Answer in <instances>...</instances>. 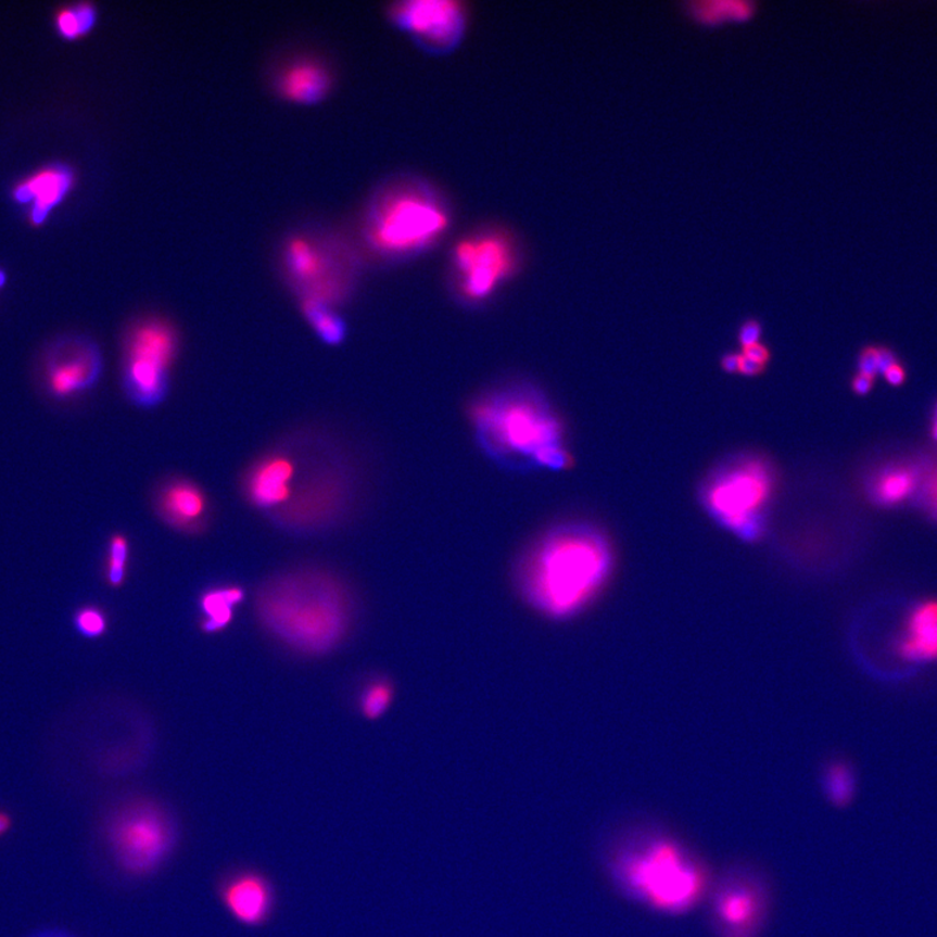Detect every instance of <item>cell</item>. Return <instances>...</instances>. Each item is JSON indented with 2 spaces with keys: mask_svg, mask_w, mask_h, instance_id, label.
Listing matches in <instances>:
<instances>
[{
  "mask_svg": "<svg viewBox=\"0 0 937 937\" xmlns=\"http://www.w3.org/2000/svg\"><path fill=\"white\" fill-rule=\"evenodd\" d=\"M400 28L434 51L456 48L465 31V10L451 0H411L393 5L390 11Z\"/></svg>",
  "mask_w": 937,
  "mask_h": 937,
  "instance_id": "14",
  "label": "cell"
},
{
  "mask_svg": "<svg viewBox=\"0 0 937 937\" xmlns=\"http://www.w3.org/2000/svg\"><path fill=\"white\" fill-rule=\"evenodd\" d=\"M281 270L300 301L335 307L350 293L351 278L342 257L317 236H292L281 252Z\"/></svg>",
  "mask_w": 937,
  "mask_h": 937,
  "instance_id": "11",
  "label": "cell"
},
{
  "mask_svg": "<svg viewBox=\"0 0 937 937\" xmlns=\"http://www.w3.org/2000/svg\"><path fill=\"white\" fill-rule=\"evenodd\" d=\"M395 696V691L389 680L376 679L366 684L358 699L359 711L366 719L375 720L383 717Z\"/></svg>",
  "mask_w": 937,
  "mask_h": 937,
  "instance_id": "27",
  "label": "cell"
},
{
  "mask_svg": "<svg viewBox=\"0 0 937 937\" xmlns=\"http://www.w3.org/2000/svg\"><path fill=\"white\" fill-rule=\"evenodd\" d=\"M72 185H74V175L67 168L43 169L16 188L15 199L18 202L35 200L30 219L33 225L39 226L42 225L50 210L68 193Z\"/></svg>",
  "mask_w": 937,
  "mask_h": 937,
  "instance_id": "20",
  "label": "cell"
},
{
  "mask_svg": "<svg viewBox=\"0 0 937 937\" xmlns=\"http://www.w3.org/2000/svg\"><path fill=\"white\" fill-rule=\"evenodd\" d=\"M929 465L902 461L877 471L869 484V495L876 506L894 508L920 494Z\"/></svg>",
  "mask_w": 937,
  "mask_h": 937,
  "instance_id": "18",
  "label": "cell"
},
{
  "mask_svg": "<svg viewBox=\"0 0 937 937\" xmlns=\"http://www.w3.org/2000/svg\"><path fill=\"white\" fill-rule=\"evenodd\" d=\"M739 365H742V355L739 353H731V355H726L722 359L723 369L726 372H739Z\"/></svg>",
  "mask_w": 937,
  "mask_h": 937,
  "instance_id": "36",
  "label": "cell"
},
{
  "mask_svg": "<svg viewBox=\"0 0 937 937\" xmlns=\"http://www.w3.org/2000/svg\"><path fill=\"white\" fill-rule=\"evenodd\" d=\"M104 832L115 863L134 877L153 875L165 866L179 841L172 812L150 798L123 803L109 818Z\"/></svg>",
  "mask_w": 937,
  "mask_h": 937,
  "instance_id": "6",
  "label": "cell"
},
{
  "mask_svg": "<svg viewBox=\"0 0 937 937\" xmlns=\"http://www.w3.org/2000/svg\"><path fill=\"white\" fill-rule=\"evenodd\" d=\"M300 305L307 324L325 344L339 345L344 342L346 325L335 307L312 300L300 301Z\"/></svg>",
  "mask_w": 937,
  "mask_h": 937,
  "instance_id": "24",
  "label": "cell"
},
{
  "mask_svg": "<svg viewBox=\"0 0 937 937\" xmlns=\"http://www.w3.org/2000/svg\"><path fill=\"white\" fill-rule=\"evenodd\" d=\"M897 653L912 661L937 660V600L920 603L910 612Z\"/></svg>",
  "mask_w": 937,
  "mask_h": 937,
  "instance_id": "19",
  "label": "cell"
},
{
  "mask_svg": "<svg viewBox=\"0 0 937 937\" xmlns=\"http://www.w3.org/2000/svg\"><path fill=\"white\" fill-rule=\"evenodd\" d=\"M297 439L257 458L245 471L241 491L255 509L280 527L316 530L332 526L346 507L343 476L329 464L306 458Z\"/></svg>",
  "mask_w": 937,
  "mask_h": 937,
  "instance_id": "4",
  "label": "cell"
},
{
  "mask_svg": "<svg viewBox=\"0 0 937 937\" xmlns=\"http://www.w3.org/2000/svg\"><path fill=\"white\" fill-rule=\"evenodd\" d=\"M876 377L864 375V372L857 371V375L851 379V390L858 396H868L869 393L873 392L875 387Z\"/></svg>",
  "mask_w": 937,
  "mask_h": 937,
  "instance_id": "32",
  "label": "cell"
},
{
  "mask_svg": "<svg viewBox=\"0 0 937 937\" xmlns=\"http://www.w3.org/2000/svg\"><path fill=\"white\" fill-rule=\"evenodd\" d=\"M760 332H762V330H760V325L757 320H748V322L742 327V330H739V343H742L743 346L759 343Z\"/></svg>",
  "mask_w": 937,
  "mask_h": 937,
  "instance_id": "34",
  "label": "cell"
},
{
  "mask_svg": "<svg viewBox=\"0 0 937 937\" xmlns=\"http://www.w3.org/2000/svg\"><path fill=\"white\" fill-rule=\"evenodd\" d=\"M681 12L694 24L705 28H717L724 24H739L749 22L757 15L759 3L757 2H683L680 3Z\"/></svg>",
  "mask_w": 937,
  "mask_h": 937,
  "instance_id": "21",
  "label": "cell"
},
{
  "mask_svg": "<svg viewBox=\"0 0 937 937\" xmlns=\"http://www.w3.org/2000/svg\"><path fill=\"white\" fill-rule=\"evenodd\" d=\"M772 491L771 470L757 458L720 471L706 491L707 509L720 526L744 541L763 532V510Z\"/></svg>",
  "mask_w": 937,
  "mask_h": 937,
  "instance_id": "9",
  "label": "cell"
},
{
  "mask_svg": "<svg viewBox=\"0 0 937 937\" xmlns=\"http://www.w3.org/2000/svg\"><path fill=\"white\" fill-rule=\"evenodd\" d=\"M5 281H7L5 274H4V271L0 270V290H2V288L4 287Z\"/></svg>",
  "mask_w": 937,
  "mask_h": 937,
  "instance_id": "39",
  "label": "cell"
},
{
  "mask_svg": "<svg viewBox=\"0 0 937 937\" xmlns=\"http://www.w3.org/2000/svg\"><path fill=\"white\" fill-rule=\"evenodd\" d=\"M447 226V212L428 190L400 187L377 200L366 236L377 252L405 255L423 251Z\"/></svg>",
  "mask_w": 937,
  "mask_h": 937,
  "instance_id": "7",
  "label": "cell"
},
{
  "mask_svg": "<svg viewBox=\"0 0 937 937\" xmlns=\"http://www.w3.org/2000/svg\"><path fill=\"white\" fill-rule=\"evenodd\" d=\"M103 371V356L94 340L67 335L50 345L43 359V383L50 395L67 400L93 389Z\"/></svg>",
  "mask_w": 937,
  "mask_h": 937,
  "instance_id": "12",
  "label": "cell"
},
{
  "mask_svg": "<svg viewBox=\"0 0 937 937\" xmlns=\"http://www.w3.org/2000/svg\"><path fill=\"white\" fill-rule=\"evenodd\" d=\"M822 789L827 801L837 809L853 803L857 793V776L853 767L843 760H834L824 767Z\"/></svg>",
  "mask_w": 937,
  "mask_h": 937,
  "instance_id": "23",
  "label": "cell"
},
{
  "mask_svg": "<svg viewBox=\"0 0 937 937\" xmlns=\"http://www.w3.org/2000/svg\"><path fill=\"white\" fill-rule=\"evenodd\" d=\"M470 416L483 447L504 463L539 468L543 455L564 445L560 418L529 385L489 393L471 406Z\"/></svg>",
  "mask_w": 937,
  "mask_h": 937,
  "instance_id": "5",
  "label": "cell"
},
{
  "mask_svg": "<svg viewBox=\"0 0 937 937\" xmlns=\"http://www.w3.org/2000/svg\"><path fill=\"white\" fill-rule=\"evenodd\" d=\"M130 545L127 535L115 533L111 535L107 546L106 564H104V581L113 588H119L127 580Z\"/></svg>",
  "mask_w": 937,
  "mask_h": 937,
  "instance_id": "25",
  "label": "cell"
},
{
  "mask_svg": "<svg viewBox=\"0 0 937 937\" xmlns=\"http://www.w3.org/2000/svg\"><path fill=\"white\" fill-rule=\"evenodd\" d=\"M929 432H932L933 441L937 444V402L934 406L932 416V429H929Z\"/></svg>",
  "mask_w": 937,
  "mask_h": 937,
  "instance_id": "38",
  "label": "cell"
},
{
  "mask_svg": "<svg viewBox=\"0 0 937 937\" xmlns=\"http://www.w3.org/2000/svg\"><path fill=\"white\" fill-rule=\"evenodd\" d=\"M510 242L491 233L460 242L455 251V266L460 291L469 301H482L493 294L515 270Z\"/></svg>",
  "mask_w": 937,
  "mask_h": 937,
  "instance_id": "13",
  "label": "cell"
},
{
  "mask_svg": "<svg viewBox=\"0 0 937 937\" xmlns=\"http://www.w3.org/2000/svg\"><path fill=\"white\" fill-rule=\"evenodd\" d=\"M605 868L621 895L664 915L691 913L712 888L697 851L654 824L621 832L606 849Z\"/></svg>",
  "mask_w": 937,
  "mask_h": 937,
  "instance_id": "2",
  "label": "cell"
},
{
  "mask_svg": "<svg viewBox=\"0 0 937 937\" xmlns=\"http://www.w3.org/2000/svg\"><path fill=\"white\" fill-rule=\"evenodd\" d=\"M74 624L83 637L96 640L107 633L109 618L101 607L88 605L77 609Z\"/></svg>",
  "mask_w": 937,
  "mask_h": 937,
  "instance_id": "28",
  "label": "cell"
},
{
  "mask_svg": "<svg viewBox=\"0 0 937 937\" xmlns=\"http://www.w3.org/2000/svg\"><path fill=\"white\" fill-rule=\"evenodd\" d=\"M899 357L886 345H868L858 356V371L869 376H882L884 370Z\"/></svg>",
  "mask_w": 937,
  "mask_h": 937,
  "instance_id": "29",
  "label": "cell"
},
{
  "mask_svg": "<svg viewBox=\"0 0 937 937\" xmlns=\"http://www.w3.org/2000/svg\"><path fill=\"white\" fill-rule=\"evenodd\" d=\"M216 894L227 913L245 927L265 926L277 908L274 883L253 868L229 870L216 884Z\"/></svg>",
  "mask_w": 937,
  "mask_h": 937,
  "instance_id": "15",
  "label": "cell"
},
{
  "mask_svg": "<svg viewBox=\"0 0 937 937\" xmlns=\"http://www.w3.org/2000/svg\"><path fill=\"white\" fill-rule=\"evenodd\" d=\"M710 896V922L718 937H760L769 925L770 882L750 864L726 870Z\"/></svg>",
  "mask_w": 937,
  "mask_h": 937,
  "instance_id": "10",
  "label": "cell"
},
{
  "mask_svg": "<svg viewBox=\"0 0 937 937\" xmlns=\"http://www.w3.org/2000/svg\"><path fill=\"white\" fill-rule=\"evenodd\" d=\"M55 20L56 28L64 38L78 39L94 28L97 11L94 5L80 3L59 11Z\"/></svg>",
  "mask_w": 937,
  "mask_h": 937,
  "instance_id": "26",
  "label": "cell"
},
{
  "mask_svg": "<svg viewBox=\"0 0 937 937\" xmlns=\"http://www.w3.org/2000/svg\"><path fill=\"white\" fill-rule=\"evenodd\" d=\"M245 590L238 585L214 587L206 590L200 596V608L203 619L200 626L207 634H215L231 624L235 607L245 600Z\"/></svg>",
  "mask_w": 937,
  "mask_h": 937,
  "instance_id": "22",
  "label": "cell"
},
{
  "mask_svg": "<svg viewBox=\"0 0 937 937\" xmlns=\"http://www.w3.org/2000/svg\"><path fill=\"white\" fill-rule=\"evenodd\" d=\"M11 818L5 812L0 811V835H3L10 828Z\"/></svg>",
  "mask_w": 937,
  "mask_h": 937,
  "instance_id": "37",
  "label": "cell"
},
{
  "mask_svg": "<svg viewBox=\"0 0 937 937\" xmlns=\"http://www.w3.org/2000/svg\"><path fill=\"white\" fill-rule=\"evenodd\" d=\"M39 937H71V936H67V935H64V934H55V933H52V934H48V935H41V936H39Z\"/></svg>",
  "mask_w": 937,
  "mask_h": 937,
  "instance_id": "40",
  "label": "cell"
},
{
  "mask_svg": "<svg viewBox=\"0 0 937 937\" xmlns=\"http://www.w3.org/2000/svg\"><path fill=\"white\" fill-rule=\"evenodd\" d=\"M156 516L169 528L186 534H200L208 526V497L199 484L182 477L159 483L153 494Z\"/></svg>",
  "mask_w": 937,
  "mask_h": 937,
  "instance_id": "16",
  "label": "cell"
},
{
  "mask_svg": "<svg viewBox=\"0 0 937 937\" xmlns=\"http://www.w3.org/2000/svg\"><path fill=\"white\" fill-rule=\"evenodd\" d=\"M919 497L927 515L937 521V465L929 467Z\"/></svg>",
  "mask_w": 937,
  "mask_h": 937,
  "instance_id": "30",
  "label": "cell"
},
{
  "mask_svg": "<svg viewBox=\"0 0 937 937\" xmlns=\"http://www.w3.org/2000/svg\"><path fill=\"white\" fill-rule=\"evenodd\" d=\"M281 100L293 104L322 102L332 88V76L322 62L311 56H294L281 63L271 78Z\"/></svg>",
  "mask_w": 937,
  "mask_h": 937,
  "instance_id": "17",
  "label": "cell"
},
{
  "mask_svg": "<svg viewBox=\"0 0 937 937\" xmlns=\"http://www.w3.org/2000/svg\"><path fill=\"white\" fill-rule=\"evenodd\" d=\"M179 332L160 316L137 318L123 342V389L141 408H153L166 398L169 375L178 358Z\"/></svg>",
  "mask_w": 937,
  "mask_h": 937,
  "instance_id": "8",
  "label": "cell"
},
{
  "mask_svg": "<svg viewBox=\"0 0 937 937\" xmlns=\"http://www.w3.org/2000/svg\"><path fill=\"white\" fill-rule=\"evenodd\" d=\"M261 625L293 651L322 657L343 644L353 624V599L335 574L318 568L274 575L255 598Z\"/></svg>",
  "mask_w": 937,
  "mask_h": 937,
  "instance_id": "3",
  "label": "cell"
},
{
  "mask_svg": "<svg viewBox=\"0 0 937 937\" xmlns=\"http://www.w3.org/2000/svg\"><path fill=\"white\" fill-rule=\"evenodd\" d=\"M742 355L758 364L767 365L770 362V351L762 343L743 346Z\"/></svg>",
  "mask_w": 937,
  "mask_h": 937,
  "instance_id": "33",
  "label": "cell"
},
{
  "mask_svg": "<svg viewBox=\"0 0 937 937\" xmlns=\"http://www.w3.org/2000/svg\"><path fill=\"white\" fill-rule=\"evenodd\" d=\"M765 368V365L758 364L756 362H751V359L746 358L742 355V365H739V372L744 376H759Z\"/></svg>",
  "mask_w": 937,
  "mask_h": 937,
  "instance_id": "35",
  "label": "cell"
},
{
  "mask_svg": "<svg viewBox=\"0 0 937 937\" xmlns=\"http://www.w3.org/2000/svg\"><path fill=\"white\" fill-rule=\"evenodd\" d=\"M613 569L607 536L588 523H560L520 556L514 581L523 603L548 620L566 621L593 605Z\"/></svg>",
  "mask_w": 937,
  "mask_h": 937,
  "instance_id": "1",
  "label": "cell"
},
{
  "mask_svg": "<svg viewBox=\"0 0 937 937\" xmlns=\"http://www.w3.org/2000/svg\"><path fill=\"white\" fill-rule=\"evenodd\" d=\"M889 385L901 387L906 384L908 379V370L900 359H897L892 365H889L883 375Z\"/></svg>",
  "mask_w": 937,
  "mask_h": 937,
  "instance_id": "31",
  "label": "cell"
}]
</instances>
